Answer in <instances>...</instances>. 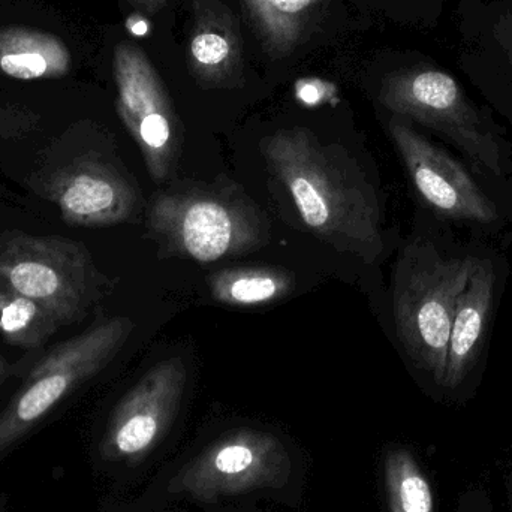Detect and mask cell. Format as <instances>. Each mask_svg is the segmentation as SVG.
<instances>
[{
	"instance_id": "cell-4",
	"label": "cell",
	"mask_w": 512,
	"mask_h": 512,
	"mask_svg": "<svg viewBox=\"0 0 512 512\" xmlns=\"http://www.w3.org/2000/svg\"><path fill=\"white\" fill-rule=\"evenodd\" d=\"M126 316L107 319L59 343L30 369L18 393L0 412V456L84 382L119 354L134 331Z\"/></svg>"
},
{
	"instance_id": "cell-18",
	"label": "cell",
	"mask_w": 512,
	"mask_h": 512,
	"mask_svg": "<svg viewBox=\"0 0 512 512\" xmlns=\"http://www.w3.org/2000/svg\"><path fill=\"white\" fill-rule=\"evenodd\" d=\"M456 512H495L492 501L483 489H469L459 499Z\"/></svg>"
},
{
	"instance_id": "cell-12",
	"label": "cell",
	"mask_w": 512,
	"mask_h": 512,
	"mask_svg": "<svg viewBox=\"0 0 512 512\" xmlns=\"http://www.w3.org/2000/svg\"><path fill=\"white\" fill-rule=\"evenodd\" d=\"M495 268L490 259L474 258L468 283L457 298L441 387H459L483 349L495 297Z\"/></svg>"
},
{
	"instance_id": "cell-3",
	"label": "cell",
	"mask_w": 512,
	"mask_h": 512,
	"mask_svg": "<svg viewBox=\"0 0 512 512\" xmlns=\"http://www.w3.org/2000/svg\"><path fill=\"white\" fill-rule=\"evenodd\" d=\"M0 285L36 301L60 325L86 318L101 276L83 243L60 236H0Z\"/></svg>"
},
{
	"instance_id": "cell-22",
	"label": "cell",
	"mask_w": 512,
	"mask_h": 512,
	"mask_svg": "<svg viewBox=\"0 0 512 512\" xmlns=\"http://www.w3.org/2000/svg\"><path fill=\"white\" fill-rule=\"evenodd\" d=\"M147 29H149V27H147V24L144 23V21H140V23L135 24V26L132 27V32H134L135 35L141 36L146 35Z\"/></svg>"
},
{
	"instance_id": "cell-16",
	"label": "cell",
	"mask_w": 512,
	"mask_h": 512,
	"mask_svg": "<svg viewBox=\"0 0 512 512\" xmlns=\"http://www.w3.org/2000/svg\"><path fill=\"white\" fill-rule=\"evenodd\" d=\"M62 325L36 301L0 285V334L9 345L35 349Z\"/></svg>"
},
{
	"instance_id": "cell-20",
	"label": "cell",
	"mask_w": 512,
	"mask_h": 512,
	"mask_svg": "<svg viewBox=\"0 0 512 512\" xmlns=\"http://www.w3.org/2000/svg\"><path fill=\"white\" fill-rule=\"evenodd\" d=\"M300 96L304 99V101L315 102L316 99H318V89H316L315 86H310V84H307V86H304L303 90H301Z\"/></svg>"
},
{
	"instance_id": "cell-2",
	"label": "cell",
	"mask_w": 512,
	"mask_h": 512,
	"mask_svg": "<svg viewBox=\"0 0 512 512\" xmlns=\"http://www.w3.org/2000/svg\"><path fill=\"white\" fill-rule=\"evenodd\" d=\"M474 258H447L430 243H412L397 262L393 309L397 336L415 366L441 385L457 298Z\"/></svg>"
},
{
	"instance_id": "cell-13",
	"label": "cell",
	"mask_w": 512,
	"mask_h": 512,
	"mask_svg": "<svg viewBox=\"0 0 512 512\" xmlns=\"http://www.w3.org/2000/svg\"><path fill=\"white\" fill-rule=\"evenodd\" d=\"M69 53L50 33L29 29L0 32V71L18 80L60 77L69 69Z\"/></svg>"
},
{
	"instance_id": "cell-8",
	"label": "cell",
	"mask_w": 512,
	"mask_h": 512,
	"mask_svg": "<svg viewBox=\"0 0 512 512\" xmlns=\"http://www.w3.org/2000/svg\"><path fill=\"white\" fill-rule=\"evenodd\" d=\"M186 379L182 358H168L152 367L114 409L102 438V457L135 463L152 453L179 414Z\"/></svg>"
},
{
	"instance_id": "cell-7",
	"label": "cell",
	"mask_w": 512,
	"mask_h": 512,
	"mask_svg": "<svg viewBox=\"0 0 512 512\" xmlns=\"http://www.w3.org/2000/svg\"><path fill=\"white\" fill-rule=\"evenodd\" d=\"M382 102L450 138L477 167L504 174L501 141L451 75L438 69L397 75L385 86Z\"/></svg>"
},
{
	"instance_id": "cell-9",
	"label": "cell",
	"mask_w": 512,
	"mask_h": 512,
	"mask_svg": "<svg viewBox=\"0 0 512 512\" xmlns=\"http://www.w3.org/2000/svg\"><path fill=\"white\" fill-rule=\"evenodd\" d=\"M390 134L415 189L435 212L456 221L498 219V207L459 161L400 120H391Z\"/></svg>"
},
{
	"instance_id": "cell-6",
	"label": "cell",
	"mask_w": 512,
	"mask_h": 512,
	"mask_svg": "<svg viewBox=\"0 0 512 512\" xmlns=\"http://www.w3.org/2000/svg\"><path fill=\"white\" fill-rule=\"evenodd\" d=\"M150 228L168 251L203 264L252 251L262 231L255 213L212 194L161 195Z\"/></svg>"
},
{
	"instance_id": "cell-5",
	"label": "cell",
	"mask_w": 512,
	"mask_h": 512,
	"mask_svg": "<svg viewBox=\"0 0 512 512\" xmlns=\"http://www.w3.org/2000/svg\"><path fill=\"white\" fill-rule=\"evenodd\" d=\"M292 462L282 441L254 429H239L213 442L186 463L168 483V492L215 502L225 496L282 489Z\"/></svg>"
},
{
	"instance_id": "cell-11",
	"label": "cell",
	"mask_w": 512,
	"mask_h": 512,
	"mask_svg": "<svg viewBox=\"0 0 512 512\" xmlns=\"http://www.w3.org/2000/svg\"><path fill=\"white\" fill-rule=\"evenodd\" d=\"M120 114L143 153L156 182L167 179L177 158V138L170 110L149 72L140 66H117Z\"/></svg>"
},
{
	"instance_id": "cell-1",
	"label": "cell",
	"mask_w": 512,
	"mask_h": 512,
	"mask_svg": "<svg viewBox=\"0 0 512 512\" xmlns=\"http://www.w3.org/2000/svg\"><path fill=\"white\" fill-rule=\"evenodd\" d=\"M264 155L313 234L369 261L381 254L378 198L348 156L300 128L277 132Z\"/></svg>"
},
{
	"instance_id": "cell-17",
	"label": "cell",
	"mask_w": 512,
	"mask_h": 512,
	"mask_svg": "<svg viewBox=\"0 0 512 512\" xmlns=\"http://www.w3.org/2000/svg\"><path fill=\"white\" fill-rule=\"evenodd\" d=\"M192 54L204 65H218L230 54V45L218 33H201L192 41Z\"/></svg>"
},
{
	"instance_id": "cell-19",
	"label": "cell",
	"mask_w": 512,
	"mask_h": 512,
	"mask_svg": "<svg viewBox=\"0 0 512 512\" xmlns=\"http://www.w3.org/2000/svg\"><path fill=\"white\" fill-rule=\"evenodd\" d=\"M267 2L273 5L277 11L285 12V14H297L306 9L313 0H267Z\"/></svg>"
},
{
	"instance_id": "cell-15",
	"label": "cell",
	"mask_w": 512,
	"mask_h": 512,
	"mask_svg": "<svg viewBox=\"0 0 512 512\" xmlns=\"http://www.w3.org/2000/svg\"><path fill=\"white\" fill-rule=\"evenodd\" d=\"M384 484L390 512H435L429 478L411 451L394 448L385 456Z\"/></svg>"
},
{
	"instance_id": "cell-10",
	"label": "cell",
	"mask_w": 512,
	"mask_h": 512,
	"mask_svg": "<svg viewBox=\"0 0 512 512\" xmlns=\"http://www.w3.org/2000/svg\"><path fill=\"white\" fill-rule=\"evenodd\" d=\"M47 198L72 227H110L131 218L134 189L111 165L83 156L63 165L48 182Z\"/></svg>"
},
{
	"instance_id": "cell-14",
	"label": "cell",
	"mask_w": 512,
	"mask_h": 512,
	"mask_svg": "<svg viewBox=\"0 0 512 512\" xmlns=\"http://www.w3.org/2000/svg\"><path fill=\"white\" fill-rule=\"evenodd\" d=\"M295 288L294 276L276 267H240L210 277V292L218 303L255 307L276 303Z\"/></svg>"
},
{
	"instance_id": "cell-21",
	"label": "cell",
	"mask_w": 512,
	"mask_h": 512,
	"mask_svg": "<svg viewBox=\"0 0 512 512\" xmlns=\"http://www.w3.org/2000/svg\"><path fill=\"white\" fill-rule=\"evenodd\" d=\"M9 376V366L2 357H0V384Z\"/></svg>"
}]
</instances>
